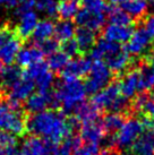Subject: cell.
<instances>
[{"label": "cell", "instance_id": "obj_42", "mask_svg": "<svg viewBox=\"0 0 154 155\" xmlns=\"http://www.w3.org/2000/svg\"><path fill=\"white\" fill-rule=\"evenodd\" d=\"M101 155H120V153L115 148H108V150H104V152H102Z\"/></svg>", "mask_w": 154, "mask_h": 155}, {"label": "cell", "instance_id": "obj_35", "mask_svg": "<svg viewBox=\"0 0 154 155\" xmlns=\"http://www.w3.org/2000/svg\"><path fill=\"white\" fill-rule=\"evenodd\" d=\"M17 138L14 134L0 129V147H15Z\"/></svg>", "mask_w": 154, "mask_h": 155}, {"label": "cell", "instance_id": "obj_43", "mask_svg": "<svg viewBox=\"0 0 154 155\" xmlns=\"http://www.w3.org/2000/svg\"><path fill=\"white\" fill-rule=\"evenodd\" d=\"M149 61H150V65L153 66V67H154V49L152 50L150 57H149Z\"/></svg>", "mask_w": 154, "mask_h": 155}, {"label": "cell", "instance_id": "obj_20", "mask_svg": "<svg viewBox=\"0 0 154 155\" xmlns=\"http://www.w3.org/2000/svg\"><path fill=\"white\" fill-rule=\"evenodd\" d=\"M51 143L36 136H30L22 143L18 155H41Z\"/></svg>", "mask_w": 154, "mask_h": 155}, {"label": "cell", "instance_id": "obj_7", "mask_svg": "<svg viewBox=\"0 0 154 155\" xmlns=\"http://www.w3.org/2000/svg\"><path fill=\"white\" fill-rule=\"evenodd\" d=\"M23 40L16 31L9 26L0 27V61L6 65H12L22 48Z\"/></svg>", "mask_w": 154, "mask_h": 155}, {"label": "cell", "instance_id": "obj_29", "mask_svg": "<svg viewBox=\"0 0 154 155\" xmlns=\"http://www.w3.org/2000/svg\"><path fill=\"white\" fill-rule=\"evenodd\" d=\"M125 121V116L120 112H109L108 114L104 116L102 119L101 124H102L104 130L107 131V134L111 135V134L116 133L119 129L121 125Z\"/></svg>", "mask_w": 154, "mask_h": 155}, {"label": "cell", "instance_id": "obj_10", "mask_svg": "<svg viewBox=\"0 0 154 155\" xmlns=\"http://www.w3.org/2000/svg\"><path fill=\"white\" fill-rule=\"evenodd\" d=\"M144 119V128L134 144L130 146L133 155H154V120Z\"/></svg>", "mask_w": 154, "mask_h": 155}, {"label": "cell", "instance_id": "obj_12", "mask_svg": "<svg viewBox=\"0 0 154 155\" xmlns=\"http://www.w3.org/2000/svg\"><path fill=\"white\" fill-rule=\"evenodd\" d=\"M152 39L153 38L149 34L145 28H137L136 31H133L130 39L126 42L127 44L125 49L130 56H142L152 47Z\"/></svg>", "mask_w": 154, "mask_h": 155}, {"label": "cell", "instance_id": "obj_23", "mask_svg": "<svg viewBox=\"0 0 154 155\" xmlns=\"http://www.w3.org/2000/svg\"><path fill=\"white\" fill-rule=\"evenodd\" d=\"M99 113L100 111L92 105V103H83L79 104L75 111H74V120L77 124H87L91 121L99 120Z\"/></svg>", "mask_w": 154, "mask_h": 155}, {"label": "cell", "instance_id": "obj_34", "mask_svg": "<svg viewBox=\"0 0 154 155\" xmlns=\"http://www.w3.org/2000/svg\"><path fill=\"white\" fill-rule=\"evenodd\" d=\"M101 146L90 143H85L82 145L81 143L72 155H101Z\"/></svg>", "mask_w": 154, "mask_h": 155}, {"label": "cell", "instance_id": "obj_44", "mask_svg": "<svg viewBox=\"0 0 154 155\" xmlns=\"http://www.w3.org/2000/svg\"><path fill=\"white\" fill-rule=\"evenodd\" d=\"M147 2H150L152 6H154V0H147Z\"/></svg>", "mask_w": 154, "mask_h": 155}, {"label": "cell", "instance_id": "obj_40", "mask_svg": "<svg viewBox=\"0 0 154 155\" xmlns=\"http://www.w3.org/2000/svg\"><path fill=\"white\" fill-rule=\"evenodd\" d=\"M0 155H18L15 147H0Z\"/></svg>", "mask_w": 154, "mask_h": 155}, {"label": "cell", "instance_id": "obj_19", "mask_svg": "<svg viewBox=\"0 0 154 155\" xmlns=\"http://www.w3.org/2000/svg\"><path fill=\"white\" fill-rule=\"evenodd\" d=\"M133 34L132 26H121L109 24L107 27H104L103 31V38L109 40L115 43H126Z\"/></svg>", "mask_w": 154, "mask_h": 155}, {"label": "cell", "instance_id": "obj_13", "mask_svg": "<svg viewBox=\"0 0 154 155\" xmlns=\"http://www.w3.org/2000/svg\"><path fill=\"white\" fill-rule=\"evenodd\" d=\"M92 59L85 57H78L73 60H69L64 69L60 71V75L64 81H74L86 76L90 71Z\"/></svg>", "mask_w": 154, "mask_h": 155}, {"label": "cell", "instance_id": "obj_14", "mask_svg": "<svg viewBox=\"0 0 154 155\" xmlns=\"http://www.w3.org/2000/svg\"><path fill=\"white\" fill-rule=\"evenodd\" d=\"M55 105V96L50 91H38L36 93H32L26 101V110L30 113H38Z\"/></svg>", "mask_w": 154, "mask_h": 155}, {"label": "cell", "instance_id": "obj_5", "mask_svg": "<svg viewBox=\"0 0 154 155\" xmlns=\"http://www.w3.org/2000/svg\"><path fill=\"white\" fill-rule=\"evenodd\" d=\"M27 118L21 108L10 107L8 103L0 104V129L7 130L15 136H23L27 131Z\"/></svg>", "mask_w": 154, "mask_h": 155}, {"label": "cell", "instance_id": "obj_28", "mask_svg": "<svg viewBox=\"0 0 154 155\" xmlns=\"http://www.w3.org/2000/svg\"><path fill=\"white\" fill-rule=\"evenodd\" d=\"M23 76V73L21 70V67L14 65H7L5 68L1 69L0 71V82L1 86L4 87V90L12 86L14 83L18 81Z\"/></svg>", "mask_w": 154, "mask_h": 155}, {"label": "cell", "instance_id": "obj_21", "mask_svg": "<svg viewBox=\"0 0 154 155\" xmlns=\"http://www.w3.org/2000/svg\"><path fill=\"white\" fill-rule=\"evenodd\" d=\"M75 41L81 53H86V52H91L98 40H96L94 31L79 26L75 32Z\"/></svg>", "mask_w": 154, "mask_h": 155}, {"label": "cell", "instance_id": "obj_2", "mask_svg": "<svg viewBox=\"0 0 154 155\" xmlns=\"http://www.w3.org/2000/svg\"><path fill=\"white\" fill-rule=\"evenodd\" d=\"M91 58L104 61V64L113 74L126 71L132 62L130 54L125 48L104 38L96 41L95 45L91 50Z\"/></svg>", "mask_w": 154, "mask_h": 155}, {"label": "cell", "instance_id": "obj_8", "mask_svg": "<svg viewBox=\"0 0 154 155\" xmlns=\"http://www.w3.org/2000/svg\"><path fill=\"white\" fill-rule=\"evenodd\" d=\"M144 128V119L129 118L124 121L113 136L115 145L120 150H127L134 144Z\"/></svg>", "mask_w": 154, "mask_h": 155}, {"label": "cell", "instance_id": "obj_1", "mask_svg": "<svg viewBox=\"0 0 154 155\" xmlns=\"http://www.w3.org/2000/svg\"><path fill=\"white\" fill-rule=\"evenodd\" d=\"M75 125H77V122L74 118L68 119L62 112L48 109L33 113L27 118L26 127L27 131L33 136L42 138L53 145H58L65 138L73 135Z\"/></svg>", "mask_w": 154, "mask_h": 155}, {"label": "cell", "instance_id": "obj_41", "mask_svg": "<svg viewBox=\"0 0 154 155\" xmlns=\"http://www.w3.org/2000/svg\"><path fill=\"white\" fill-rule=\"evenodd\" d=\"M105 1L109 2L112 7H121L127 0H105Z\"/></svg>", "mask_w": 154, "mask_h": 155}, {"label": "cell", "instance_id": "obj_30", "mask_svg": "<svg viewBox=\"0 0 154 155\" xmlns=\"http://www.w3.org/2000/svg\"><path fill=\"white\" fill-rule=\"evenodd\" d=\"M109 15V21L110 24L115 25H121V26H132L134 23L133 17H130L128 14L125 10L120 9L119 7H113L108 12Z\"/></svg>", "mask_w": 154, "mask_h": 155}, {"label": "cell", "instance_id": "obj_38", "mask_svg": "<svg viewBox=\"0 0 154 155\" xmlns=\"http://www.w3.org/2000/svg\"><path fill=\"white\" fill-rule=\"evenodd\" d=\"M35 4H36V0H24L21 5L17 6V9L15 12L16 16H19L28 10H33V8H35Z\"/></svg>", "mask_w": 154, "mask_h": 155}, {"label": "cell", "instance_id": "obj_37", "mask_svg": "<svg viewBox=\"0 0 154 155\" xmlns=\"http://www.w3.org/2000/svg\"><path fill=\"white\" fill-rule=\"evenodd\" d=\"M61 50H62L69 58H70V57L78 56V54L81 53L79 49H78V45H77V43H76V41H75L74 39L68 40V41H66V42H62Z\"/></svg>", "mask_w": 154, "mask_h": 155}, {"label": "cell", "instance_id": "obj_27", "mask_svg": "<svg viewBox=\"0 0 154 155\" xmlns=\"http://www.w3.org/2000/svg\"><path fill=\"white\" fill-rule=\"evenodd\" d=\"M79 0H61L58 4L57 15L61 19L70 21L75 18L76 14L79 10Z\"/></svg>", "mask_w": 154, "mask_h": 155}, {"label": "cell", "instance_id": "obj_26", "mask_svg": "<svg viewBox=\"0 0 154 155\" xmlns=\"http://www.w3.org/2000/svg\"><path fill=\"white\" fill-rule=\"evenodd\" d=\"M76 27L72 21H65L61 19L60 22L55 24V33L53 35L56 36L57 41L66 42L68 40H72L75 36Z\"/></svg>", "mask_w": 154, "mask_h": 155}, {"label": "cell", "instance_id": "obj_6", "mask_svg": "<svg viewBox=\"0 0 154 155\" xmlns=\"http://www.w3.org/2000/svg\"><path fill=\"white\" fill-rule=\"evenodd\" d=\"M87 75L89 76L86 78L84 85L86 92L91 94H94L100 90H102L103 87L109 85L113 77V73L104 64V61L98 59H92V65Z\"/></svg>", "mask_w": 154, "mask_h": 155}, {"label": "cell", "instance_id": "obj_18", "mask_svg": "<svg viewBox=\"0 0 154 155\" xmlns=\"http://www.w3.org/2000/svg\"><path fill=\"white\" fill-rule=\"evenodd\" d=\"M18 17H19V21H18L15 31L22 40L28 39L38 22V14L33 10H28L19 15Z\"/></svg>", "mask_w": 154, "mask_h": 155}, {"label": "cell", "instance_id": "obj_4", "mask_svg": "<svg viewBox=\"0 0 154 155\" xmlns=\"http://www.w3.org/2000/svg\"><path fill=\"white\" fill-rule=\"evenodd\" d=\"M92 105L99 111L109 112H121L127 108V99L120 93L118 83H110L109 85L103 87L102 90L93 94Z\"/></svg>", "mask_w": 154, "mask_h": 155}, {"label": "cell", "instance_id": "obj_24", "mask_svg": "<svg viewBox=\"0 0 154 155\" xmlns=\"http://www.w3.org/2000/svg\"><path fill=\"white\" fill-rule=\"evenodd\" d=\"M53 33H55V23L50 19H42L38 22L31 36L33 38V41L38 45L44 41L51 39Z\"/></svg>", "mask_w": 154, "mask_h": 155}, {"label": "cell", "instance_id": "obj_22", "mask_svg": "<svg viewBox=\"0 0 154 155\" xmlns=\"http://www.w3.org/2000/svg\"><path fill=\"white\" fill-rule=\"evenodd\" d=\"M138 92L154 95V67L150 64H142L138 68Z\"/></svg>", "mask_w": 154, "mask_h": 155}, {"label": "cell", "instance_id": "obj_45", "mask_svg": "<svg viewBox=\"0 0 154 155\" xmlns=\"http://www.w3.org/2000/svg\"><path fill=\"white\" fill-rule=\"evenodd\" d=\"M1 69H2V62L0 61V71H1Z\"/></svg>", "mask_w": 154, "mask_h": 155}, {"label": "cell", "instance_id": "obj_39", "mask_svg": "<svg viewBox=\"0 0 154 155\" xmlns=\"http://www.w3.org/2000/svg\"><path fill=\"white\" fill-rule=\"evenodd\" d=\"M145 30L149 32V34L154 38V14L146 18L145 21Z\"/></svg>", "mask_w": 154, "mask_h": 155}, {"label": "cell", "instance_id": "obj_36", "mask_svg": "<svg viewBox=\"0 0 154 155\" xmlns=\"http://www.w3.org/2000/svg\"><path fill=\"white\" fill-rule=\"evenodd\" d=\"M38 47L42 50V52L44 53V56H45V54L49 56V54H51V53L59 50V43H58V41H57L56 39L47 40V41L42 42L41 44H38Z\"/></svg>", "mask_w": 154, "mask_h": 155}, {"label": "cell", "instance_id": "obj_11", "mask_svg": "<svg viewBox=\"0 0 154 155\" xmlns=\"http://www.w3.org/2000/svg\"><path fill=\"white\" fill-rule=\"evenodd\" d=\"M23 75L31 81H33L38 86V91H50L55 82L53 74L48 67L47 62L43 61L26 68Z\"/></svg>", "mask_w": 154, "mask_h": 155}, {"label": "cell", "instance_id": "obj_3", "mask_svg": "<svg viewBox=\"0 0 154 155\" xmlns=\"http://www.w3.org/2000/svg\"><path fill=\"white\" fill-rule=\"evenodd\" d=\"M86 88L79 79L64 81L59 84L53 93L56 107H60L62 113H73L75 109L84 102L86 97Z\"/></svg>", "mask_w": 154, "mask_h": 155}, {"label": "cell", "instance_id": "obj_9", "mask_svg": "<svg viewBox=\"0 0 154 155\" xmlns=\"http://www.w3.org/2000/svg\"><path fill=\"white\" fill-rule=\"evenodd\" d=\"M34 87V82L23 75L12 86L4 90L6 103L14 108H21V102L28 99V96L33 93Z\"/></svg>", "mask_w": 154, "mask_h": 155}, {"label": "cell", "instance_id": "obj_32", "mask_svg": "<svg viewBox=\"0 0 154 155\" xmlns=\"http://www.w3.org/2000/svg\"><path fill=\"white\" fill-rule=\"evenodd\" d=\"M82 8L95 14H105L108 12V4L105 0H79Z\"/></svg>", "mask_w": 154, "mask_h": 155}, {"label": "cell", "instance_id": "obj_31", "mask_svg": "<svg viewBox=\"0 0 154 155\" xmlns=\"http://www.w3.org/2000/svg\"><path fill=\"white\" fill-rule=\"evenodd\" d=\"M68 61H69V57L62 50H58V51L49 54L47 65L50 68L51 71L56 73V71H61L64 69L65 66L67 65Z\"/></svg>", "mask_w": 154, "mask_h": 155}, {"label": "cell", "instance_id": "obj_46", "mask_svg": "<svg viewBox=\"0 0 154 155\" xmlns=\"http://www.w3.org/2000/svg\"><path fill=\"white\" fill-rule=\"evenodd\" d=\"M1 93H2V92H1V88H0V97H1Z\"/></svg>", "mask_w": 154, "mask_h": 155}, {"label": "cell", "instance_id": "obj_33", "mask_svg": "<svg viewBox=\"0 0 154 155\" xmlns=\"http://www.w3.org/2000/svg\"><path fill=\"white\" fill-rule=\"evenodd\" d=\"M35 8L38 12L42 13L43 15H47L49 17L57 16V8L58 4L56 0H36Z\"/></svg>", "mask_w": 154, "mask_h": 155}, {"label": "cell", "instance_id": "obj_16", "mask_svg": "<svg viewBox=\"0 0 154 155\" xmlns=\"http://www.w3.org/2000/svg\"><path fill=\"white\" fill-rule=\"evenodd\" d=\"M75 22L81 27H86L92 31H100L105 23V14L91 13L85 9H79L75 16Z\"/></svg>", "mask_w": 154, "mask_h": 155}, {"label": "cell", "instance_id": "obj_15", "mask_svg": "<svg viewBox=\"0 0 154 155\" xmlns=\"http://www.w3.org/2000/svg\"><path fill=\"white\" fill-rule=\"evenodd\" d=\"M138 83H139L138 68L126 70L124 76L120 78L119 83H118L121 95L127 100L134 97L138 92Z\"/></svg>", "mask_w": 154, "mask_h": 155}, {"label": "cell", "instance_id": "obj_25", "mask_svg": "<svg viewBox=\"0 0 154 155\" xmlns=\"http://www.w3.org/2000/svg\"><path fill=\"white\" fill-rule=\"evenodd\" d=\"M147 5H149L147 0H127L120 8L125 10L135 21L145 16Z\"/></svg>", "mask_w": 154, "mask_h": 155}, {"label": "cell", "instance_id": "obj_17", "mask_svg": "<svg viewBox=\"0 0 154 155\" xmlns=\"http://www.w3.org/2000/svg\"><path fill=\"white\" fill-rule=\"evenodd\" d=\"M44 53L38 45H31V47L21 49L16 56V62L18 67L21 68H28L31 66L35 65L43 60Z\"/></svg>", "mask_w": 154, "mask_h": 155}]
</instances>
